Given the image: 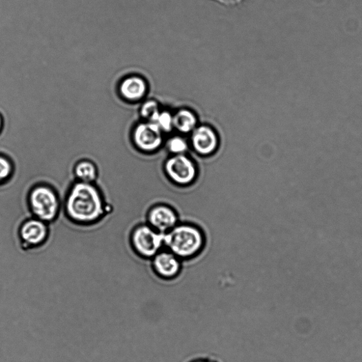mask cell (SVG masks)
I'll list each match as a JSON object with an SVG mask.
<instances>
[{
	"instance_id": "obj_1",
	"label": "cell",
	"mask_w": 362,
	"mask_h": 362,
	"mask_svg": "<svg viewBox=\"0 0 362 362\" xmlns=\"http://www.w3.org/2000/svg\"><path fill=\"white\" fill-rule=\"evenodd\" d=\"M65 204L68 216L79 224H92L105 213L102 194L93 183L76 182L71 186Z\"/></svg>"
},
{
	"instance_id": "obj_2",
	"label": "cell",
	"mask_w": 362,
	"mask_h": 362,
	"mask_svg": "<svg viewBox=\"0 0 362 362\" xmlns=\"http://www.w3.org/2000/svg\"><path fill=\"white\" fill-rule=\"evenodd\" d=\"M203 230L190 223H179L170 232L164 234V248L182 260L197 257L205 245Z\"/></svg>"
},
{
	"instance_id": "obj_3",
	"label": "cell",
	"mask_w": 362,
	"mask_h": 362,
	"mask_svg": "<svg viewBox=\"0 0 362 362\" xmlns=\"http://www.w3.org/2000/svg\"><path fill=\"white\" fill-rule=\"evenodd\" d=\"M163 172L172 183L180 187L192 185L199 174L197 162L186 154L167 158L163 163Z\"/></svg>"
},
{
	"instance_id": "obj_4",
	"label": "cell",
	"mask_w": 362,
	"mask_h": 362,
	"mask_svg": "<svg viewBox=\"0 0 362 362\" xmlns=\"http://www.w3.org/2000/svg\"><path fill=\"white\" fill-rule=\"evenodd\" d=\"M29 204L36 218L46 223L52 221L60 212L58 194L47 185H38L31 190Z\"/></svg>"
},
{
	"instance_id": "obj_5",
	"label": "cell",
	"mask_w": 362,
	"mask_h": 362,
	"mask_svg": "<svg viewBox=\"0 0 362 362\" xmlns=\"http://www.w3.org/2000/svg\"><path fill=\"white\" fill-rule=\"evenodd\" d=\"M131 243L139 256L152 259L164 248V234L148 224L140 225L132 231Z\"/></svg>"
},
{
	"instance_id": "obj_6",
	"label": "cell",
	"mask_w": 362,
	"mask_h": 362,
	"mask_svg": "<svg viewBox=\"0 0 362 362\" xmlns=\"http://www.w3.org/2000/svg\"><path fill=\"white\" fill-rule=\"evenodd\" d=\"M132 141L139 151L146 154L154 153L163 144L162 130L152 122L138 123L132 129Z\"/></svg>"
},
{
	"instance_id": "obj_7",
	"label": "cell",
	"mask_w": 362,
	"mask_h": 362,
	"mask_svg": "<svg viewBox=\"0 0 362 362\" xmlns=\"http://www.w3.org/2000/svg\"><path fill=\"white\" fill-rule=\"evenodd\" d=\"M179 223L177 212L168 205H155L148 213V224L163 234L172 230Z\"/></svg>"
},
{
	"instance_id": "obj_8",
	"label": "cell",
	"mask_w": 362,
	"mask_h": 362,
	"mask_svg": "<svg viewBox=\"0 0 362 362\" xmlns=\"http://www.w3.org/2000/svg\"><path fill=\"white\" fill-rule=\"evenodd\" d=\"M148 83L141 76L130 74L123 77L117 85L119 97L130 103L141 101L147 94Z\"/></svg>"
},
{
	"instance_id": "obj_9",
	"label": "cell",
	"mask_w": 362,
	"mask_h": 362,
	"mask_svg": "<svg viewBox=\"0 0 362 362\" xmlns=\"http://www.w3.org/2000/svg\"><path fill=\"white\" fill-rule=\"evenodd\" d=\"M152 264L155 273L165 280L174 279L182 268L181 260L165 248L152 259Z\"/></svg>"
},
{
	"instance_id": "obj_10",
	"label": "cell",
	"mask_w": 362,
	"mask_h": 362,
	"mask_svg": "<svg viewBox=\"0 0 362 362\" xmlns=\"http://www.w3.org/2000/svg\"><path fill=\"white\" fill-rule=\"evenodd\" d=\"M19 237L26 247H37L48 237L47 223L37 219H27L21 225Z\"/></svg>"
},
{
	"instance_id": "obj_11",
	"label": "cell",
	"mask_w": 362,
	"mask_h": 362,
	"mask_svg": "<svg viewBox=\"0 0 362 362\" xmlns=\"http://www.w3.org/2000/svg\"><path fill=\"white\" fill-rule=\"evenodd\" d=\"M191 146L199 155H213L219 148V138L211 128L202 126L194 130L191 137Z\"/></svg>"
},
{
	"instance_id": "obj_12",
	"label": "cell",
	"mask_w": 362,
	"mask_h": 362,
	"mask_svg": "<svg viewBox=\"0 0 362 362\" xmlns=\"http://www.w3.org/2000/svg\"><path fill=\"white\" fill-rule=\"evenodd\" d=\"M74 174L78 181L92 183L99 177V170L92 161L82 160L76 163Z\"/></svg>"
},
{
	"instance_id": "obj_13",
	"label": "cell",
	"mask_w": 362,
	"mask_h": 362,
	"mask_svg": "<svg viewBox=\"0 0 362 362\" xmlns=\"http://www.w3.org/2000/svg\"><path fill=\"white\" fill-rule=\"evenodd\" d=\"M197 123L196 116L188 110H181L173 118L174 126L184 133L192 131L196 127Z\"/></svg>"
},
{
	"instance_id": "obj_14",
	"label": "cell",
	"mask_w": 362,
	"mask_h": 362,
	"mask_svg": "<svg viewBox=\"0 0 362 362\" xmlns=\"http://www.w3.org/2000/svg\"><path fill=\"white\" fill-rule=\"evenodd\" d=\"M166 148L172 155L185 154L188 150V144L183 138L174 137L170 139Z\"/></svg>"
},
{
	"instance_id": "obj_15",
	"label": "cell",
	"mask_w": 362,
	"mask_h": 362,
	"mask_svg": "<svg viewBox=\"0 0 362 362\" xmlns=\"http://www.w3.org/2000/svg\"><path fill=\"white\" fill-rule=\"evenodd\" d=\"M159 114L158 104L154 101H146L141 108V115L150 122L154 123Z\"/></svg>"
},
{
	"instance_id": "obj_16",
	"label": "cell",
	"mask_w": 362,
	"mask_h": 362,
	"mask_svg": "<svg viewBox=\"0 0 362 362\" xmlns=\"http://www.w3.org/2000/svg\"><path fill=\"white\" fill-rule=\"evenodd\" d=\"M154 123H156L161 130L164 131H170L174 125L173 118L169 113L166 112L159 113Z\"/></svg>"
},
{
	"instance_id": "obj_17",
	"label": "cell",
	"mask_w": 362,
	"mask_h": 362,
	"mask_svg": "<svg viewBox=\"0 0 362 362\" xmlns=\"http://www.w3.org/2000/svg\"><path fill=\"white\" fill-rule=\"evenodd\" d=\"M12 171V165L9 159L6 157L0 156V182L8 179Z\"/></svg>"
},
{
	"instance_id": "obj_18",
	"label": "cell",
	"mask_w": 362,
	"mask_h": 362,
	"mask_svg": "<svg viewBox=\"0 0 362 362\" xmlns=\"http://www.w3.org/2000/svg\"><path fill=\"white\" fill-rule=\"evenodd\" d=\"M3 125H4L3 118L2 115L0 114V132H1V131L3 130Z\"/></svg>"
},
{
	"instance_id": "obj_19",
	"label": "cell",
	"mask_w": 362,
	"mask_h": 362,
	"mask_svg": "<svg viewBox=\"0 0 362 362\" xmlns=\"http://www.w3.org/2000/svg\"><path fill=\"white\" fill-rule=\"evenodd\" d=\"M196 362H211V361L203 360V361H197Z\"/></svg>"
}]
</instances>
